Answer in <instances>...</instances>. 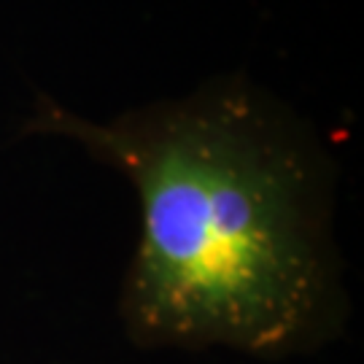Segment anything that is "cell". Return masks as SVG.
Returning <instances> with one entry per match:
<instances>
[{"label": "cell", "mask_w": 364, "mask_h": 364, "mask_svg": "<svg viewBox=\"0 0 364 364\" xmlns=\"http://www.w3.org/2000/svg\"><path fill=\"white\" fill-rule=\"evenodd\" d=\"M19 132L78 146L130 183L138 237L117 291L130 346L287 362L348 332L338 162L262 81L219 73L105 119L38 92Z\"/></svg>", "instance_id": "cell-1"}]
</instances>
